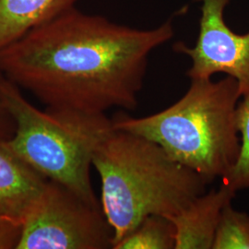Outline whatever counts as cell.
Segmentation results:
<instances>
[{
    "label": "cell",
    "instance_id": "4fadbf2b",
    "mask_svg": "<svg viewBox=\"0 0 249 249\" xmlns=\"http://www.w3.org/2000/svg\"><path fill=\"white\" fill-rule=\"evenodd\" d=\"M22 230V222L0 215V249H17Z\"/></svg>",
    "mask_w": 249,
    "mask_h": 249
},
{
    "label": "cell",
    "instance_id": "30bf717a",
    "mask_svg": "<svg viewBox=\"0 0 249 249\" xmlns=\"http://www.w3.org/2000/svg\"><path fill=\"white\" fill-rule=\"evenodd\" d=\"M176 231L172 221L160 215L146 217L113 249H175Z\"/></svg>",
    "mask_w": 249,
    "mask_h": 249
},
{
    "label": "cell",
    "instance_id": "52a82bcc",
    "mask_svg": "<svg viewBox=\"0 0 249 249\" xmlns=\"http://www.w3.org/2000/svg\"><path fill=\"white\" fill-rule=\"evenodd\" d=\"M235 195V191L222 183L168 217L176 231L175 249H213L223 209Z\"/></svg>",
    "mask_w": 249,
    "mask_h": 249
},
{
    "label": "cell",
    "instance_id": "7c38bea8",
    "mask_svg": "<svg viewBox=\"0 0 249 249\" xmlns=\"http://www.w3.org/2000/svg\"><path fill=\"white\" fill-rule=\"evenodd\" d=\"M213 249H249V214L225 206L220 218Z\"/></svg>",
    "mask_w": 249,
    "mask_h": 249
},
{
    "label": "cell",
    "instance_id": "ba28073f",
    "mask_svg": "<svg viewBox=\"0 0 249 249\" xmlns=\"http://www.w3.org/2000/svg\"><path fill=\"white\" fill-rule=\"evenodd\" d=\"M47 181L0 139V215L24 223Z\"/></svg>",
    "mask_w": 249,
    "mask_h": 249
},
{
    "label": "cell",
    "instance_id": "3957f363",
    "mask_svg": "<svg viewBox=\"0 0 249 249\" xmlns=\"http://www.w3.org/2000/svg\"><path fill=\"white\" fill-rule=\"evenodd\" d=\"M190 80L185 95L160 112L144 117L120 112L111 119L115 129L157 143L173 160L212 183L223 178L237 159L236 109L242 96L230 76Z\"/></svg>",
    "mask_w": 249,
    "mask_h": 249
},
{
    "label": "cell",
    "instance_id": "8992f818",
    "mask_svg": "<svg viewBox=\"0 0 249 249\" xmlns=\"http://www.w3.org/2000/svg\"><path fill=\"white\" fill-rule=\"evenodd\" d=\"M201 3L196 44L189 47L182 42L174 50L191 60L187 71L190 80L212 79L224 73L237 81L241 96L249 93V31L235 34L224 20V10L231 0H197Z\"/></svg>",
    "mask_w": 249,
    "mask_h": 249
},
{
    "label": "cell",
    "instance_id": "277c9868",
    "mask_svg": "<svg viewBox=\"0 0 249 249\" xmlns=\"http://www.w3.org/2000/svg\"><path fill=\"white\" fill-rule=\"evenodd\" d=\"M0 102L15 122L11 150L48 180L69 187L89 203L94 194L90 167L99 144L113 129L106 114L47 108L41 111L0 72Z\"/></svg>",
    "mask_w": 249,
    "mask_h": 249
},
{
    "label": "cell",
    "instance_id": "8fae6325",
    "mask_svg": "<svg viewBox=\"0 0 249 249\" xmlns=\"http://www.w3.org/2000/svg\"><path fill=\"white\" fill-rule=\"evenodd\" d=\"M236 109V125L240 136V149L233 166L222 183L237 192L249 189V93L242 96Z\"/></svg>",
    "mask_w": 249,
    "mask_h": 249
},
{
    "label": "cell",
    "instance_id": "6da1fadb",
    "mask_svg": "<svg viewBox=\"0 0 249 249\" xmlns=\"http://www.w3.org/2000/svg\"><path fill=\"white\" fill-rule=\"evenodd\" d=\"M174 35L171 18L140 30L73 8L0 50V72L47 108L132 111L150 54Z\"/></svg>",
    "mask_w": 249,
    "mask_h": 249
},
{
    "label": "cell",
    "instance_id": "7a4b0ae2",
    "mask_svg": "<svg viewBox=\"0 0 249 249\" xmlns=\"http://www.w3.org/2000/svg\"><path fill=\"white\" fill-rule=\"evenodd\" d=\"M92 166L101 178V206L113 248L146 217L178 213L210 184L157 143L115 128L94 151Z\"/></svg>",
    "mask_w": 249,
    "mask_h": 249
},
{
    "label": "cell",
    "instance_id": "5bb4252c",
    "mask_svg": "<svg viewBox=\"0 0 249 249\" xmlns=\"http://www.w3.org/2000/svg\"><path fill=\"white\" fill-rule=\"evenodd\" d=\"M15 122L0 102V139L9 140L15 133Z\"/></svg>",
    "mask_w": 249,
    "mask_h": 249
},
{
    "label": "cell",
    "instance_id": "5b68a950",
    "mask_svg": "<svg viewBox=\"0 0 249 249\" xmlns=\"http://www.w3.org/2000/svg\"><path fill=\"white\" fill-rule=\"evenodd\" d=\"M113 237L101 205L48 180L16 249H113Z\"/></svg>",
    "mask_w": 249,
    "mask_h": 249
},
{
    "label": "cell",
    "instance_id": "9c48e42d",
    "mask_svg": "<svg viewBox=\"0 0 249 249\" xmlns=\"http://www.w3.org/2000/svg\"><path fill=\"white\" fill-rule=\"evenodd\" d=\"M78 0H0V50L75 8Z\"/></svg>",
    "mask_w": 249,
    "mask_h": 249
}]
</instances>
